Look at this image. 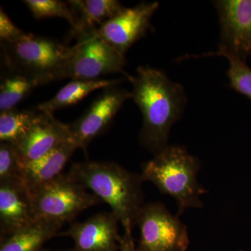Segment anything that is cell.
Masks as SVG:
<instances>
[{
    "instance_id": "24",
    "label": "cell",
    "mask_w": 251,
    "mask_h": 251,
    "mask_svg": "<svg viewBox=\"0 0 251 251\" xmlns=\"http://www.w3.org/2000/svg\"><path fill=\"white\" fill-rule=\"evenodd\" d=\"M125 229V233L121 236L120 239V251H139L135 248L134 241L132 237V228L133 226L131 225H126L123 226Z\"/></svg>"
},
{
    "instance_id": "22",
    "label": "cell",
    "mask_w": 251,
    "mask_h": 251,
    "mask_svg": "<svg viewBox=\"0 0 251 251\" xmlns=\"http://www.w3.org/2000/svg\"><path fill=\"white\" fill-rule=\"evenodd\" d=\"M221 56L229 62L227 76L230 87L251 100V68L237 57L228 54Z\"/></svg>"
},
{
    "instance_id": "20",
    "label": "cell",
    "mask_w": 251,
    "mask_h": 251,
    "mask_svg": "<svg viewBox=\"0 0 251 251\" xmlns=\"http://www.w3.org/2000/svg\"><path fill=\"white\" fill-rule=\"evenodd\" d=\"M36 19L62 18L72 25L74 32L79 30L76 15L68 2L59 0H25L23 1Z\"/></svg>"
},
{
    "instance_id": "2",
    "label": "cell",
    "mask_w": 251,
    "mask_h": 251,
    "mask_svg": "<svg viewBox=\"0 0 251 251\" xmlns=\"http://www.w3.org/2000/svg\"><path fill=\"white\" fill-rule=\"evenodd\" d=\"M67 175L106 202L122 226H134L145 205L141 175L114 162L95 161L74 163Z\"/></svg>"
},
{
    "instance_id": "8",
    "label": "cell",
    "mask_w": 251,
    "mask_h": 251,
    "mask_svg": "<svg viewBox=\"0 0 251 251\" xmlns=\"http://www.w3.org/2000/svg\"><path fill=\"white\" fill-rule=\"evenodd\" d=\"M214 4L221 27L219 50L201 57L228 54L246 62L251 55V0H219Z\"/></svg>"
},
{
    "instance_id": "6",
    "label": "cell",
    "mask_w": 251,
    "mask_h": 251,
    "mask_svg": "<svg viewBox=\"0 0 251 251\" xmlns=\"http://www.w3.org/2000/svg\"><path fill=\"white\" fill-rule=\"evenodd\" d=\"M1 46L5 64L11 74L41 77L44 85L72 50V47L58 41L31 34L12 44L1 43Z\"/></svg>"
},
{
    "instance_id": "19",
    "label": "cell",
    "mask_w": 251,
    "mask_h": 251,
    "mask_svg": "<svg viewBox=\"0 0 251 251\" xmlns=\"http://www.w3.org/2000/svg\"><path fill=\"white\" fill-rule=\"evenodd\" d=\"M43 85L44 81L41 77L11 74L5 77L0 86V110L15 109L31 91Z\"/></svg>"
},
{
    "instance_id": "13",
    "label": "cell",
    "mask_w": 251,
    "mask_h": 251,
    "mask_svg": "<svg viewBox=\"0 0 251 251\" xmlns=\"http://www.w3.org/2000/svg\"><path fill=\"white\" fill-rule=\"evenodd\" d=\"M36 221L30 193L24 182L0 181V237L14 234Z\"/></svg>"
},
{
    "instance_id": "10",
    "label": "cell",
    "mask_w": 251,
    "mask_h": 251,
    "mask_svg": "<svg viewBox=\"0 0 251 251\" xmlns=\"http://www.w3.org/2000/svg\"><path fill=\"white\" fill-rule=\"evenodd\" d=\"M158 6L157 1H143L134 7L125 8L121 13L97 28V35L125 56L130 46L146 34Z\"/></svg>"
},
{
    "instance_id": "9",
    "label": "cell",
    "mask_w": 251,
    "mask_h": 251,
    "mask_svg": "<svg viewBox=\"0 0 251 251\" xmlns=\"http://www.w3.org/2000/svg\"><path fill=\"white\" fill-rule=\"evenodd\" d=\"M129 99V91L115 86L105 88L80 118L68 125L77 148L87 151L91 142L108 129L117 112Z\"/></svg>"
},
{
    "instance_id": "4",
    "label": "cell",
    "mask_w": 251,
    "mask_h": 251,
    "mask_svg": "<svg viewBox=\"0 0 251 251\" xmlns=\"http://www.w3.org/2000/svg\"><path fill=\"white\" fill-rule=\"evenodd\" d=\"M77 42L67 60L49 77L51 81L97 80L102 75L123 72L125 55L110 47L97 34V29L77 33Z\"/></svg>"
},
{
    "instance_id": "21",
    "label": "cell",
    "mask_w": 251,
    "mask_h": 251,
    "mask_svg": "<svg viewBox=\"0 0 251 251\" xmlns=\"http://www.w3.org/2000/svg\"><path fill=\"white\" fill-rule=\"evenodd\" d=\"M23 161L13 144H0V181H23Z\"/></svg>"
},
{
    "instance_id": "16",
    "label": "cell",
    "mask_w": 251,
    "mask_h": 251,
    "mask_svg": "<svg viewBox=\"0 0 251 251\" xmlns=\"http://www.w3.org/2000/svg\"><path fill=\"white\" fill-rule=\"evenodd\" d=\"M121 80H72L64 86L52 98L41 103L38 110L52 114L76 104L94 91L116 86Z\"/></svg>"
},
{
    "instance_id": "5",
    "label": "cell",
    "mask_w": 251,
    "mask_h": 251,
    "mask_svg": "<svg viewBox=\"0 0 251 251\" xmlns=\"http://www.w3.org/2000/svg\"><path fill=\"white\" fill-rule=\"evenodd\" d=\"M29 193L36 221L62 225L72 222L82 211L102 202L67 174L59 175Z\"/></svg>"
},
{
    "instance_id": "25",
    "label": "cell",
    "mask_w": 251,
    "mask_h": 251,
    "mask_svg": "<svg viewBox=\"0 0 251 251\" xmlns=\"http://www.w3.org/2000/svg\"><path fill=\"white\" fill-rule=\"evenodd\" d=\"M42 251H50V250H44Z\"/></svg>"
},
{
    "instance_id": "23",
    "label": "cell",
    "mask_w": 251,
    "mask_h": 251,
    "mask_svg": "<svg viewBox=\"0 0 251 251\" xmlns=\"http://www.w3.org/2000/svg\"><path fill=\"white\" fill-rule=\"evenodd\" d=\"M27 33L18 27L11 21L4 10L0 9V39L1 43L12 44L25 37Z\"/></svg>"
},
{
    "instance_id": "18",
    "label": "cell",
    "mask_w": 251,
    "mask_h": 251,
    "mask_svg": "<svg viewBox=\"0 0 251 251\" xmlns=\"http://www.w3.org/2000/svg\"><path fill=\"white\" fill-rule=\"evenodd\" d=\"M44 112L18 110L16 109L1 112L0 114V140L1 143L16 145L43 116Z\"/></svg>"
},
{
    "instance_id": "15",
    "label": "cell",
    "mask_w": 251,
    "mask_h": 251,
    "mask_svg": "<svg viewBox=\"0 0 251 251\" xmlns=\"http://www.w3.org/2000/svg\"><path fill=\"white\" fill-rule=\"evenodd\" d=\"M62 224L37 220L21 230L1 238L0 251H42L49 239L58 236Z\"/></svg>"
},
{
    "instance_id": "14",
    "label": "cell",
    "mask_w": 251,
    "mask_h": 251,
    "mask_svg": "<svg viewBox=\"0 0 251 251\" xmlns=\"http://www.w3.org/2000/svg\"><path fill=\"white\" fill-rule=\"evenodd\" d=\"M74 140L63 143L36 161L23 162V181L29 191L62 174L63 168L77 150Z\"/></svg>"
},
{
    "instance_id": "7",
    "label": "cell",
    "mask_w": 251,
    "mask_h": 251,
    "mask_svg": "<svg viewBox=\"0 0 251 251\" xmlns=\"http://www.w3.org/2000/svg\"><path fill=\"white\" fill-rule=\"evenodd\" d=\"M140 230L139 251H186L187 229L161 203L145 204L135 225Z\"/></svg>"
},
{
    "instance_id": "11",
    "label": "cell",
    "mask_w": 251,
    "mask_h": 251,
    "mask_svg": "<svg viewBox=\"0 0 251 251\" xmlns=\"http://www.w3.org/2000/svg\"><path fill=\"white\" fill-rule=\"evenodd\" d=\"M118 219L112 212L91 216L84 222L72 223L58 236L72 238L74 251H118L120 239Z\"/></svg>"
},
{
    "instance_id": "17",
    "label": "cell",
    "mask_w": 251,
    "mask_h": 251,
    "mask_svg": "<svg viewBox=\"0 0 251 251\" xmlns=\"http://www.w3.org/2000/svg\"><path fill=\"white\" fill-rule=\"evenodd\" d=\"M79 22V30L97 29L121 13L125 7L117 0H74L68 1Z\"/></svg>"
},
{
    "instance_id": "3",
    "label": "cell",
    "mask_w": 251,
    "mask_h": 251,
    "mask_svg": "<svg viewBox=\"0 0 251 251\" xmlns=\"http://www.w3.org/2000/svg\"><path fill=\"white\" fill-rule=\"evenodd\" d=\"M198 161L177 146H167L143 167V181L156 185L160 191L173 196L180 213L189 207H201V195L205 193L198 182Z\"/></svg>"
},
{
    "instance_id": "1",
    "label": "cell",
    "mask_w": 251,
    "mask_h": 251,
    "mask_svg": "<svg viewBox=\"0 0 251 251\" xmlns=\"http://www.w3.org/2000/svg\"><path fill=\"white\" fill-rule=\"evenodd\" d=\"M128 78L133 85L131 99L143 115L140 141L156 155L168 146L170 130L181 118L187 97L183 86L149 66L140 67L136 76Z\"/></svg>"
},
{
    "instance_id": "12",
    "label": "cell",
    "mask_w": 251,
    "mask_h": 251,
    "mask_svg": "<svg viewBox=\"0 0 251 251\" xmlns=\"http://www.w3.org/2000/svg\"><path fill=\"white\" fill-rule=\"evenodd\" d=\"M70 140L73 139L69 125L59 122L52 114L44 112L27 134L14 145L23 162L28 163L39 159Z\"/></svg>"
}]
</instances>
